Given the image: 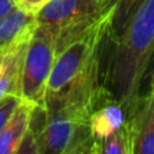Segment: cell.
Returning a JSON list of instances; mask_svg holds the SVG:
<instances>
[{"instance_id": "5bb4252c", "label": "cell", "mask_w": 154, "mask_h": 154, "mask_svg": "<svg viewBox=\"0 0 154 154\" xmlns=\"http://www.w3.org/2000/svg\"><path fill=\"white\" fill-rule=\"evenodd\" d=\"M15 5V0H0V16L10 12Z\"/></svg>"}, {"instance_id": "ba28073f", "label": "cell", "mask_w": 154, "mask_h": 154, "mask_svg": "<svg viewBox=\"0 0 154 154\" xmlns=\"http://www.w3.org/2000/svg\"><path fill=\"white\" fill-rule=\"evenodd\" d=\"M37 16L19 8L0 16V51L22 41L30 39L37 27Z\"/></svg>"}, {"instance_id": "3957f363", "label": "cell", "mask_w": 154, "mask_h": 154, "mask_svg": "<svg viewBox=\"0 0 154 154\" xmlns=\"http://www.w3.org/2000/svg\"><path fill=\"white\" fill-rule=\"evenodd\" d=\"M89 115L73 108L48 112L43 106H34L29 131L38 154H97Z\"/></svg>"}, {"instance_id": "5b68a950", "label": "cell", "mask_w": 154, "mask_h": 154, "mask_svg": "<svg viewBox=\"0 0 154 154\" xmlns=\"http://www.w3.org/2000/svg\"><path fill=\"white\" fill-rule=\"evenodd\" d=\"M56 56L53 32L48 27L37 24L22 58L19 77V96L22 99L35 106H43Z\"/></svg>"}, {"instance_id": "9c48e42d", "label": "cell", "mask_w": 154, "mask_h": 154, "mask_svg": "<svg viewBox=\"0 0 154 154\" xmlns=\"http://www.w3.org/2000/svg\"><path fill=\"white\" fill-rule=\"evenodd\" d=\"M35 104L22 100L0 131V154H16L30 126L32 107Z\"/></svg>"}, {"instance_id": "8fae6325", "label": "cell", "mask_w": 154, "mask_h": 154, "mask_svg": "<svg viewBox=\"0 0 154 154\" xmlns=\"http://www.w3.org/2000/svg\"><path fill=\"white\" fill-rule=\"evenodd\" d=\"M97 154H133L131 125L101 139L97 143Z\"/></svg>"}, {"instance_id": "4fadbf2b", "label": "cell", "mask_w": 154, "mask_h": 154, "mask_svg": "<svg viewBox=\"0 0 154 154\" xmlns=\"http://www.w3.org/2000/svg\"><path fill=\"white\" fill-rule=\"evenodd\" d=\"M46 3H48V0H15V4L19 8L30 14H35V15Z\"/></svg>"}, {"instance_id": "6da1fadb", "label": "cell", "mask_w": 154, "mask_h": 154, "mask_svg": "<svg viewBox=\"0 0 154 154\" xmlns=\"http://www.w3.org/2000/svg\"><path fill=\"white\" fill-rule=\"evenodd\" d=\"M106 32H93L56 56L43 100L48 112L73 108L91 114L101 101L111 99L104 88Z\"/></svg>"}, {"instance_id": "8992f818", "label": "cell", "mask_w": 154, "mask_h": 154, "mask_svg": "<svg viewBox=\"0 0 154 154\" xmlns=\"http://www.w3.org/2000/svg\"><path fill=\"white\" fill-rule=\"evenodd\" d=\"M135 99L131 101H115L107 99L91 112L89 126L96 142V152L97 143L101 139L130 126Z\"/></svg>"}, {"instance_id": "277c9868", "label": "cell", "mask_w": 154, "mask_h": 154, "mask_svg": "<svg viewBox=\"0 0 154 154\" xmlns=\"http://www.w3.org/2000/svg\"><path fill=\"white\" fill-rule=\"evenodd\" d=\"M114 0H48L37 12V23L56 38V53L88 35L107 30Z\"/></svg>"}, {"instance_id": "7a4b0ae2", "label": "cell", "mask_w": 154, "mask_h": 154, "mask_svg": "<svg viewBox=\"0 0 154 154\" xmlns=\"http://www.w3.org/2000/svg\"><path fill=\"white\" fill-rule=\"evenodd\" d=\"M154 45V0H142L127 29L114 45L104 64V88L115 101L138 97L139 85Z\"/></svg>"}, {"instance_id": "52a82bcc", "label": "cell", "mask_w": 154, "mask_h": 154, "mask_svg": "<svg viewBox=\"0 0 154 154\" xmlns=\"http://www.w3.org/2000/svg\"><path fill=\"white\" fill-rule=\"evenodd\" d=\"M130 125L133 154H154V87L135 99Z\"/></svg>"}, {"instance_id": "30bf717a", "label": "cell", "mask_w": 154, "mask_h": 154, "mask_svg": "<svg viewBox=\"0 0 154 154\" xmlns=\"http://www.w3.org/2000/svg\"><path fill=\"white\" fill-rule=\"evenodd\" d=\"M141 3L142 0H114V11L106 32V41L109 45H114L122 37Z\"/></svg>"}, {"instance_id": "7c38bea8", "label": "cell", "mask_w": 154, "mask_h": 154, "mask_svg": "<svg viewBox=\"0 0 154 154\" xmlns=\"http://www.w3.org/2000/svg\"><path fill=\"white\" fill-rule=\"evenodd\" d=\"M153 80H154V45H153L152 51H150L149 58H147L146 66H145L143 76H142L141 85H139L138 96H142V95H145V93L149 92L150 88H152Z\"/></svg>"}]
</instances>
